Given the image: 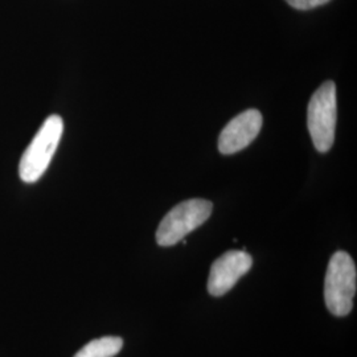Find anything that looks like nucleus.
Returning <instances> with one entry per match:
<instances>
[{
	"label": "nucleus",
	"mask_w": 357,
	"mask_h": 357,
	"mask_svg": "<svg viewBox=\"0 0 357 357\" xmlns=\"http://www.w3.org/2000/svg\"><path fill=\"white\" fill-rule=\"evenodd\" d=\"M286 1L296 10L306 11V10H312V8L323 6V4L328 3L330 0H286Z\"/></svg>",
	"instance_id": "8"
},
{
	"label": "nucleus",
	"mask_w": 357,
	"mask_h": 357,
	"mask_svg": "<svg viewBox=\"0 0 357 357\" xmlns=\"http://www.w3.org/2000/svg\"><path fill=\"white\" fill-rule=\"evenodd\" d=\"M356 265L345 252L332 255L324 281V301L335 317H347L354 308L356 294Z\"/></svg>",
	"instance_id": "1"
},
{
	"label": "nucleus",
	"mask_w": 357,
	"mask_h": 357,
	"mask_svg": "<svg viewBox=\"0 0 357 357\" xmlns=\"http://www.w3.org/2000/svg\"><path fill=\"white\" fill-rule=\"evenodd\" d=\"M123 340L118 336H103L84 345L73 357H114L121 352Z\"/></svg>",
	"instance_id": "7"
},
{
	"label": "nucleus",
	"mask_w": 357,
	"mask_h": 357,
	"mask_svg": "<svg viewBox=\"0 0 357 357\" xmlns=\"http://www.w3.org/2000/svg\"><path fill=\"white\" fill-rule=\"evenodd\" d=\"M336 118V86L335 82L326 81L314 93L307 109V126L319 153H327L333 146Z\"/></svg>",
	"instance_id": "3"
},
{
	"label": "nucleus",
	"mask_w": 357,
	"mask_h": 357,
	"mask_svg": "<svg viewBox=\"0 0 357 357\" xmlns=\"http://www.w3.org/2000/svg\"><path fill=\"white\" fill-rule=\"evenodd\" d=\"M262 128V114L250 109L233 118L218 137V151L231 155L246 149L258 137Z\"/></svg>",
	"instance_id": "6"
},
{
	"label": "nucleus",
	"mask_w": 357,
	"mask_h": 357,
	"mask_svg": "<svg viewBox=\"0 0 357 357\" xmlns=\"http://www.w3.org/2000/svg\"><path fill=\"white\" fill-rule=\"evenodd\" d=\"M252 265V255L243 250H229L221 255L212 264L208 278V293L212 296L225 295L250 270Z\"/></svg>",
	"instance_id": "5"
},
{
	"label": "nucleus",
	"mask_w": 357,
	"mask_h": 357,
	"mask_svg": "<svg viewBox=\"0 0 357 357\" xmlns=\"http://www.w3.org/2000/svg\"><path fill=\"white\" fill-rule=\"evenodd\" d=\"M64 122L60 115L45 119L35 138L29 143L19 165V175L26 183H35L44 175L63 137Z\"/></svg>",
	"instance_id": "2"
},
{
	"label": "nucleus",
	"mask_w": 357,
	"mask_h": 357,
	"mask_svg": "<svg viewBox=\"0 0 357 357\" xmlns=\"http://www.w3.org/2000/svg\"><path fill=\"white\" fill-rule=\"evenodd\" d=\"M213 204L204 199H191L172 208L156 230V243L172 246L184 240L187 234L197 229L211 217Z\"/></svg>",
	"instance_id": "4"
}]
</instances>
